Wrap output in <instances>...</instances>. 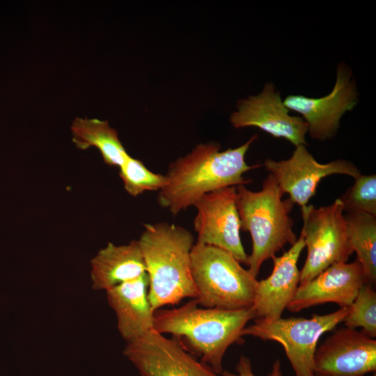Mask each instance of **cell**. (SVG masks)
Returning <instances> with one entry per match:
<instances>
[{
	"label": "cell",
	"instance_id": "11",
	"mask_svg": "<svg viewBox=\"0 0 376 376\" xmlns=\"http://www.w3.org/2000/svg\"><path fill=\"white\" fill-rule=\"evenodd\" d=\"M351 70L343 63L338 65L336 83L331 91L322 97L300 95H288L283 100L288 110L302 116L311 138L324 141L334 137L343 114L357 104L358 94Z\"/></svg>",
	"mask_w": 376,
	"mask_h": 376
},
{
	"label": "cell",
	"instance_id": "1",
	"mask_svg": "<svg viewBox=\"0 0 376 376\" xmlns=\"http://www.w3.org/2000/svg\"><path fill=\"white\" fill-rule=\"evenodd\" d=\"M257 137L253 135L240 146L224 151L215 143L197 145L170 164L165 175L167 184L157 196L159 205L175 215L207 193L251 182L243 175L259 165H249L245 156Z\"/></svg>",
	"mask_w": 376,
	"mask_h": 376
},
{
	"label": "cell",
	"instance_id": "20",
	"mask_svg": "<svg viewBox=\"0 0 376 376\" xmlns=\"http://www.w3.org/2000/svg\"><path fill=\"white\" fill-rule=\"evenodd\" d=\"M119 168L124 188L132 196L136 197L147 191H159L167 184L166 175L152 172L141 161L129 154Z\"/></svg>",
	"mask_w": 376,
	"mask_h": 376
},
{
	"label": "cell",
	"instance_id": "18",
	"mask_svg": "<svg viewBox=\"0 0 376 376\" xmlns=\"http://www.w3.org/2000/svg\"><path fill=\"white\" fill-rule=\"evenodd\" d=\"M72 141L81 150L95 147L109 166L120 167L128 153L118 139V132L107 120L77 118L71 125Z\"/></svg>",
	"mask_w": 376,
	"mask_h": 376
},
{
	"label": "cell",
	"instance_id": "8",
	"mask_svg": "<svg viewBox=\"0 0 376 376\" xmlns=\"http://www.w3.org/2000/svg\"><path fill=\"white\" fill-rule=\"evenodd\" d=\"M123 354L141 376H219L176 338H168L154 329L127 342Z\"/></svg>",
	"mask_w": 376,
	"mask_h": 376
},
{
	"label": "cell",
	"instance_id": "15",
	"mask_svg": "<svg viewBox=\"0 0 376 376\" xmlns=\"http://www.w3.org/2000/svg\"><path fill=\"white\" fill-rule=\"evenodd\" d=\"M304 247L300 235L288 251L272 258L274 267L271 274L258 281L252 306L256 319L271 321L281 317L299 285L297 263Z\"/></svg>",
	"mask_w": 376,
	"mask_h": 376
},
{
	"label": "cell",
	"instance_id": "2",
	"mask_svg": "<svg viewBox=\"0 0 376 376\" xmlns=\"http://www.w3.org/2000/svg\"><path fill=\"white\" fill-rule=\"evenodd\" d=\"M256 318L252 307L238 310L203 308L192 299L181 306L154 312L153 329L173 336L217 375L228 348L242 341V331Z\"/></svg>",
	"mask_w": 376,
	"mask_h": 376
},
{
	"label": "cell",
	"instance_id": "7",
	"mask_svg": "<svg viewBox=\"0 0 376 376\" xmlns=\"http://www.w3.org/2000/svg\"><path fill=\"white\" fill-rule=\"evenodd\" d=\"M302 235L307 256L300 270L299 285L313 279L334 263L347 262L353 253L350 246L342 202L315 208L301 207Z\"/></svg>",
	"mask_w": 376,
	"mask_h": 376
},
{
	"label": "cell",
	"instance_id": "16",
	"mask_svg": "<svg viewBox=\"0 0 376 376\" xmlns=\"http://www.w3.org/2000/svg\"><path fill=\"white\" fill-rule=\"evenodd\" d=\"M147 274L106 290L107 300L116 314L121 337L131 341L153 329L152 310L148 297Z\"/></svg>",
	"mask_w": 376,
	"mask_h": 376
},
{
	"label": "cell",
	"instance_id": "17",
	"mask_svg": "<svg viewBox=\"0 0 376 376\" xmlns=\"http://www.w3.org/2000/svg\"><path fill=\"white\" fill-rule=\"evenodd\" d=\"M146 274L137 240L127 244L109 242L91 261V281L94 290H107Z\"/></svg>",
	"mask_w": 376,
	"mask_h": 376
},
{
	"label": "cell",
	"instance_id": "6",
	"mask_svg": "<svg viewBox=\"0 0 376 376\" xmlns=\"http://www.w3.org/2000/svg\"><path fill=\"white\" fill-rule=\"evenodd\" d=\"M348 310L349 307L340 308L328 314L313 315L310 318L256 319L253 324L245 327L242 336L279 343L295 376H315L314 356L320 338L342 322Z\"/></svg>",
	"mask_w": 376,
	"mask_h": 376
},
{
	"label": "cell",
	"instance_id": "9",
	"mask_svg": "<svg viewBox=\"0 0 376 376\" xmlns=\"http://www.w3.org/2000/svg\"><path fill=\"white\" fill-rule=\"evenodd\" d=\"M236 196V186L203 196L194 205L197 210L194 228L197 234L196 242L222 249L240 263L247 265L248 255L240 237Z\"/></svg>",
	"mask_w": 376,
	"mask_h": 376
},
{
	"label": "cell",
	"instance_id": "10",
	"mask_svg": "<svg viewBox=\"0 0 376 376\" xmlns=\"http://www.w3.org/2000/svg\"><path fill=\"white\" fill-rule=\"evenodd\" d=\"M264 166L275 178L283 194H288L294 204L300 207L308 205L323 178L340 174L355 179L361 175L359 168L346 159H339L325 164L318 162L305 145L296 146L287 159H266Z\"/></svg>",
	"mask_w": 376,
	"mask_h": 376
},
{
	"label": "cell",
	"instance_id": "22",
	"mask_svg": "<svg viewBox=\"0 0 376 376\" xmlns=\"http://www.w3.org/2000/svg\"><path fill=\"white\" fill-rule=\"evenodd\" d=\"M339 199L347 214L366 212L376 216L375 174H361Z\"/></svg>",
	"mask_w": 376,
	"mask_h": 376
},
{
	"label": "cell",
	"instance_id": "14",
	"mask_svg": "<svg viewBox=\"0 0 376 376\" xmlns=\"http://www.w3.org/2000/svg\"><path fill=\"white\" fill-rule=\"evenodd\" d=\"M366 283L358 260L331 265L309 281L299 285L287 306L291 312L325 303L350 307L361 286Z\"/></svg>",
	"mask_w": 376,
	"mask_h": 376
},
{
	"label": "cell",
	"instance_id": "13",
	"mask_svg": "<svg viewBox=\"0 0 376 376\" xmlns=\"http://www.w3.org/2000/svg\"><path fill=\"white\" fill-rule=\"evenodd\" d=\"M376 372V340L362 331L342 327L316 349L315 376H366Z\"/></svg>",
	"mask_w": 376,
	"mask_h": 376
},
{
	"label": "cell",
	"instance_id": "4",
	"mask_svg": "<svg viewBox=\"0 0 376 376\" xmlns=\"http://www.w3.org/2000/svg\"><path fill=\"white\" fill-rule=\"evenodd\" d=\"M236 193L241 230L249 231L252 240L248 270L256 278L264 261L297 241L290 216L294 203L289 198L282 199L284 194L270 173L260 190L253 191L240 185L236 186Z\"/></svg>",
	"mask_w": 376,
	"mask_h": 376
},
{
	"label": "cell",
	"instance_id": "21",
	"mask_svg": "<svg viewBox=\"0 0 376 376\" xmlns=\"http://www.w3.org/2000/svg\"><path fill=\"white\" fill-rule=\"evenodd\" d=\"M343 322L345 327H360L366 334L375 338L376 292L373 285L365 283L361 286Z\"/></svg>",
	"mask_w": 376,
	"mask_h": 376
},
{
	"label": "cell",
	"instance_id": "19",
	"mask_svg": "<svg viewBox=\"0 0 376 376\" xmlns=\"http://www.w3.org/2000/svg\"><path fill=\"white\" fill-rule=\"evenodd\" d=\"M348 240L360 263L366 283H376V216L366 212L345 215Z\"/></svg>",
	"mask_w": 376,
	"mask_h": 376
},
{
	"label": "cell",
	"instance_id": "23",
	"mask_svg": "<svg viewBox=\"0 0 376 376\" xmlns=\"http://www.w3.org/2000/svg\"><path fill=\"white\" fill-rule=\"evenodd\" d=\"M221 376H256L253 372L251 359L242 355L235 366V373L224 370ZM281 364L279 359H276L272 364L271 371L267 376H282Z\"/></svg>",
	"mask_w": 376,
	"mask_h": 376
},
{
	"label": "cell",
	"instance_id": "24",
	"mask_svg": "<svg viewBox=\"0 0 376 376\" xmlns=\"http://www.w3.org/2000/svg\"><path fill=\"white\" fill-rule=\"evenodd\" d=\"M370 376H376V372L373 373Z\"/></svg>",
	"mask_w": 376,
	"mask_h": 376
},
{
	"label": "cell",
	"instance_id": "5",
	"mask_svg": "<svg viewBox=\"0 0 376 376\" xmlns=\"http://www.w3.org/2000/svg\"><path fill=\"white\" fill-rule=\"evenodd\" d=\"M191 270L199 306L252 307L258 281L228 251L196 242L191 251Z\"/></svg>",
	"mask_w": 376,
	"mask_h": 376
},
{
	"label": "cell",
	"instance_id": "3",
	"mask_svg": "<svg viewBox=\"0 0 376 376\" xmlns=\"http://www.w3.org/2000/svg\"><path fill=\"white\" fill-rule=\"evenodd\" d=\"M148 279V297L154 312L197 292L191 270V233L167 222L147 224L137 240Z\"/></svg>",
	"mask_w": 376,
	"mask_h": 376
},
{
	"label": "cell",
	"instance_id": "12",
	"mask_svg": "<svg viewBox=\"0 0 376 376\" xmlns=\"http://www.w3.org/2000/svg\"><path fill=\"white\" fill-rule=\"evenodd\" d=\"M237 107L230 118L234 127H256L274 137L286 139L295 147L306 145V123L290 114L272 83H266L259 94L240 100Z\"/></svg>",
	"mask_w": 376,
	"mask_h": 376
}]
</instances>
